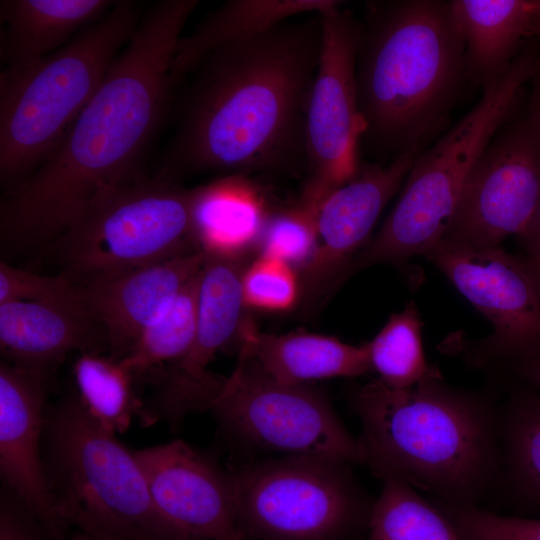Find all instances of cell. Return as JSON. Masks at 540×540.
<instances>
[{
  "instance_id": "cell-23",
  "label": "cell",
  "mask_w": 540,
  "mask_h": 540,
  "mask_svg": "<svg viewBox=\"0 0 540 540\" xmlns=\"http://www.w3.org/2000/svg\"><path fill=\"white\" fill-rule=\"evenodd\" d=\"M270 211L258 188L243 174L196 187L193 231L206 255L244 259L257 249Z\"/></svg>"
},
{
  "instance_id": "cell-41",
  "label": "cell",
  "mask_w": 540,
  "mask_h": 540,
  "mask_svg": "<svg viewBox=\"0 0 540 540\" xmlns=\"http://www.w3.org/2000/svg\"><path fill=\"white\" fill-rule=\"evenodd\" d=\"M540 286V256H528L526 259Z\"/></svg>"
},
{
  "instance_id": "cell-14",
  "label": "cell",
  "mask_w": 540,
  "mask_h": 540,
  "mask_svg": "<svg viewBox=\"0 0 540 540\" xmlns=\"http://www.w3.org/2000/svg\"><path fill=\"white\" fill-rule=\"evenodd\" d=\"M245 268L243 259L207 255L198 276L193 343L186 355L152 384L153 392L139 416L144 425L164 420L177 426L188 413L210 409L225 377L207 367L221 349L240 340L245 323Z\"/></svg>"
},
{
  "instance_id": "cell-34",
  "label": "cell",
  "mask_w": 540,
  "mask_h": 540,
  "mask_svg": "<svg viewBox=\"0 0 540 540\" xmlns=\"http://www.w3.org/2000/svg\"><path fill=\"white\" fill-rule=\"evenodd\" d=\"M0 540H48L31 514L3 487L0 496Z\"/></svg>"
},
{
  "instance_id": "cell-37",
  "label": "cell",
  "mask_w": 540,
  "mask_h": 540,
  "mask_svg": "<svg viewBox=\"0 0 540 540\" xmlns=\"http://www.w3.org/2000/svg\"><path fill=\"white\" fill-rule=\"evenodd\" d=\"M513 365L516 372L540 392V354Z\"/></svg>"
},
{
  "instance_id": "cell-4",
  "label": "cell",
  "mask_w": 540,
  "mask_h": 540,
  "mask_svg": "<svg viewBox=\"0 0 540 540\" xmlns=\"http://www.w3.org/2000/svg\"><path fill=\"white\" fill-rule=\"evenodd\" d=\"M449 1H370L356 62L360 149L391 161L445 128L469 84Z\"/></svg>"
},
{
  "instance_id": "cell-8",
  "label": "cell",
  "mask_w": 540,
  "mask_h": 540,
  "mask_svg": "<svg viewBox=\"0 0 540 540\" xmlns=\"http://www.w3.org/2000/svg\"><path fill=\"white\" fill-rule=\"evenodd\" d=\"M349 463L285 455L231 473L242 540H348L367 527L374 502Z\"/></svg>"
},
{
  "instance_id": "cell-38",
  "label": "cell",
  "mask_w": 540,
  "mask_h": 540,
  "mask_svg": "<svg viewBox=\"0 0 540 540\" xmlns=\"http://www.w3.org/2000/svg\"><path fill=\"white\" fill-rule=\"evenodd\" d=\"M527 114L540 125V68L532 77Z\"/></svg>"
},
{
  "instance_id": "cell-16",
  "label": "cell",
  "mask_w": 540,
  "mask_h": 540,
  "mask_svg": "<svg viewBox=\"0 0 540 540\" xmlns=\"http://www.w3.org/2000/svg\"><path fill=\"white\" fill-rule=\"evenodd\" d=\"M51 375L0 363V475L48 540H71L72 528L51 494L42 451Z\"/></svg>"
},
{
  "instance_id": "cell-13",
  "label": "cell",
  "mask_w": 540,
  "mask_h": 540,
  "mask_svg": "<svg viewBox=\"0 0 540 540\" xmlns=\"http://www.w3.org/2000/svg\"><path fill=\"white\" fill-rule=\"evenodd\" d=\"M540 202V125L528 114L502 127L473 167L442 240L500 246L525 231Z\"/></svg>"
},
{
  "instance_id": "cell-33",
  "label": "cell",
  "mask_w": 540,
  "mask_h": 540,
  "mask_svg": "<svg viewBox=\"0 0 540 540\" xmlns=\"http://www.w3.org/2000/svg\"><path fill=\"white\" fill-rule=\"evenodd\" d=\"M7 302L83 304L75 282L64 273L44 276L1 261L0 304Z\"/></svg>"
},
{
  "instance_id": "cell-39",
  "label": "cell",
  "mask_w": 540,
  "mask_h": 540,
  "mask_svg": "<svg viewBox=\"0 0 540 540\" xmlns=\"http://www.w3.org/2000/svg\"><path fill=\"white\" fill-rule=\"evenodd\" d=\"M533 35H540V0H536V7L528 29V36Z\"/></svg>"
},
{
  "instance_id": "cell-22",
  "label": "cell",
  "mask_w": 540,
  "mask_h": 540,
  "mask_svg": "<svg viewBox=\"0 0 540 540\" xmlns=\"http://www.w3.org/2000/svg\"><path fill=\"white\" fill-rule=\"evenodd\" d=\"M449 4L465 46L466 79L484 89L517 58L536 0H451Z\"/></svg>"
},
{
  "instance_id": "cell-10",
  "label": "cell",
  "mask_w": 540,
  "mask_h": 540,
  "mask_svg": "<svg viewBox=\"0 0 540 540\" xmlns=\"http://www.w3.org/2000/svg\"><path fill=\"white\" fill-rule=\"evenodd\" d=\"M209 410L227 433L259 448L362 464L357 438L322 391L276 381L245 354Z\"/></svg>"
},
{
  "instance_id": "cell-32",
  "label": "cell",
  "mask_w": 540,
  "mask_h": 540,
  "mask_svg": "<svg viewBox=\"0 0 540 540\" xmlns=\"http://www.w3.org/2000/svg\"><path fill=\"white\" fill-rule=\"evenodd\" d=\"M438 507L462 540H540V518L499 515L475 506Z\"/></svg>"
},
{
  "instance_id": "cell-35",
  "label": "cell",
  "mask_w": 540,
  "mask_h": 540,
  "mask_svg": "<svg viewBox=\"0 0 540 540\" xmlns=\"http://www.w3.org/2000/svg\"><path fill=\"white\" fill-rule=\"evenodd\" d=\"M71 540H131L92 522L76 520L72 523Z\"/></svg>"
},
{
  "instance_id": "cell-7",
  "label": "cell",
  "mask_w": 540,
  "mask_h": 540,
  "mask_svg": "<svg viewBox=\"0 0 540 540\" xmlns=\"http://www.w3.org/2000/svg\"><path fill=\"white\" fill-rule=\"evenodd\" d=\"M42 451L51 494L71 528L85 520L180 540L155 506L134 451L93 419L75 392L46 409Z\"/></svg>"
},
{
  "instance_id": "cell-30",
  "label": "cell",
  "mask_w": 540,
  "mask_h": 540,
  "mask_svg": "<svg viewBox=\"0 0 540 540\" xmlns=\"http://www.w3.org/2000/svg\"><path fill=\"white\" fill-rule=\"evenodd\" d=\"M318 210L298 199L290 207L270 211L258 243L259 255L282 260L299 273L315 252Z\"/></svg>"
},
{
  "instance_id": "cell-29",
  "label": "cell",
  "mask_w": 540,
  "mask_h": 540,
  "mask_svg": "<svg viewBox=\"0 0 540 540\" xmlns=\"http://www.w3.org/2000/svg\"><path fill=\"white\" fill-rule=\"evenodd\" d=\"M422 322L416 304L410 302L389 320L368 343L372 371L383 384L397 389L411 387L440 370L425 358L421 337Z\"/></svg>"
},
{
  "instance_id": "cell-31",
  "label": "cell",
  "mask_w": 540,
  "mask_h": 540,
  "mask_svg": "<svg viewBox=\"0 0 540 540\" xmlns=\"http://www.w3.org/2000/svg\"><path fill=\"white\" fill-rule=\"evenodd\" d=\"M246 307L266 311H285L300 299V282L296 270L277 258L258 255L242 276Z\"/></svg>"
},
{
  "instance_id": "cell-36",
  "label": "cell",
  "mask_w": 540,
  "mask_h": 540,
  "mask_svg": "<svg viewBox=\"0 0 540 540\" xmlns=\"http://www.w3.org/2000/svg\"><path fill=\"white\" fill-rule=\"evenodd\" d=\"M520 238L527 246L528 256H540V202Z\"/></svg>"
},
{
  "instance_id": "cell-6",
  "label": "cell",
  "mask_w": 540,
  "mask_h": 540,
  "mask_svg": "<svg viewBox=\"0 0 540 540\" xmlns=\"http://www.w3.org/2000/svg\"><path fill=\"white\" fill-rule=\"evenodd\" d=\"M539 68L537 50L518 55L502 77L483 89L477 104L415 158L395 206L351 262L348 275L378 263L404 264L443 239L473 167Z\"/></svg>"
},
{
  "instance_id": "cell-27",
  "label": "cell",
  "mask_w": 540,
  "mask_h": 540,
  "mask_svg": "<svg viewBox=\"0 0 540 540\" xmlns=\"http://www.w3.org/2000/svg\"><path fill=\"white\" fill-rule=\"evenodd\" d=\"M72 374L78 399L105 429L123 433L133 417H139L143 401L137 395V382L120 359L98 352L80 353Z\"/></svg>"
},
{
  "instance_id": "cell-11",
  "label": "cell",
  "mask_w": 540,
  "mask_h": 540,
  "mask_svg": "<svg viewBox=\"0 0 540 540\" xmlns=\"http://www.w3.org/2000/svg\"><path fill=\"white\" fill-rule=\"evenodd\" d=\"M343 2L322 11V45L306 120V178L301 199L321 206L360 164L363 124L356 62L361 21Z\"/></svg>"
},
{
  "instance_id": "cell-15",
  "label": "cell",
  "mask_w": 540,
  "mask_h": 540,
  "mask_svg": "<svg viewBox=\"0 0 540 540\" xmlns=\"http://www.w3.org/2000/svg\"><path fill=\"white\" fill-rule=\"evenodd\" d=\"M422 151L399 155L387 164L360 161L355 175L321 204L313 257L299 272L305 309L317 304L347 276L354 258L368 245L381 212Z\"/></svg>"
},
{
  "instance_id": "cell-2",
  "label": "cell",
  "mask_w": 540,
  "mask_h": 540,
  "mask_svg": "<svg viewBox=\"0 0 540 540\" xmlns=\"http://www.w3.org/2000/svg\"><path fill=\"white\" fill-rule=\"evenodd\" d=\"M322 45L320 13L208 53L190 72L154 177L306 172V120ZM187 76V77H188Z\"/></svg>"
},
{
  "instance_id": "cell-19",
  "label": "cell",
  "mask_w": 540,
  "mask_h": 540,
  "mask_svg": "<svg viewBox=\"0 0 540 540\" xmlns=\"http://www.w3.org/2000/svg\"><path fill=\"white\" fill-rule=\"evenodd\" d=\"M0 349L7 363L52 374L68 354L102 353L109 343L83 304L7 302L0 304Z\"/></svg>"
},
{
  "instance_id": "cell-26",
  "label": "cell",
  "mask_w": 540,
  "mask_h": 540,
  "mask_svg": "<svg viewBox=\"0 0 540 540\" xmlns=\"http://www.w3.org/2000/svg\"><path fill=\"white\" fill-rule=\"evenodd\" d=\"M199 272L168 309L141 332L128 353L120 358L137 384H153L190 349L197 325Z\"/></svg>"
},
{
  "instance_id": "cell-3",
  "label": "cell",
  "mask_w": 540,
  "mask_h": 540,
  "mask_svg": "<svg viewBox=\"0 0 540 540\" xmlns=\"http://www.w3.org/2000/svg\"><path fill=\"white\" fill-rule=\"evenodd\" d=\"M362 464L430 493L437 503L479 507L500 483L498 408L431 377L397 389L378 379L358 389Z\"/></svg>"
},
{
  "instance_id": "cell-24",
  "label": "cell",
  "mask_w": 540,
  "mask_h": 540,
  "mask_svg": "<svg viewBox=\"0 0 540 540\" xmlns=\"http://www.w3.org/2000/svg\"><path fill=\"white\" fill-rule=\"evenodd\" d=\"M336 0H230L207 14L178 41L171 68L174 88L212 50L303 14L321 13Z\"/></svg>"
},
{
  "instance_id": "cell-40",
  "label": "cell",
  "mask_w": 540,
  "mask_h": 540,
  "mask_svg": "<svg viewBox=\"0 0 540 540\" xmlns=\"http://www.w3.org/2000/svg\"><path fill=\"white\" fill-rule=\"evenodd\" d=\"M122 535L128 537L131 540H163L158 537L148 535L146 533L133 530V529L124 531Z\"/></svg>"
},
{
  "instance_id": "cell-28",
  "label": "cell",
  "mask_w": 540,
  "mask_h": 540,
  "mask_svg": "<svg viewBox=\"0 0 540 540\" xmlns=\"http://www.w3.org/2000/svg\"><path fill=\"white\" fill-rule=\"evenodd\" d=\"M368 520L367 540H462L446 515L409 484L382 479Z\"/></svg>"
},
{
  "instance_id": "cell-1",
  "label": "cell",
  "mask_w": 540,
  "mask_h": 540,
  "mask_svg": "<svg viewBox=\"0 0 540 540\" xmlns=\"http://www.w3.org/2000/svg\"><path fill=\"white\" fill-rule=\"evenodd\" d=\"M198 5V0H162L143 14L57 149L4 192L2 252H44L99 202L145 177L143 159L175 91L176 46Z\"/></svg>"
},
{
  "instance_id": "cell-5",
  "label": "cell",
  "mask_w": 540,
  "mask_h": 540,
  "mask_svg": "<svg viewBox=\"0 0 540 540\" xmlns=\"http://www.w3.org/2000/svg\"><path fill=\"white\" fill-rule=\"evenodd\" d=\"M138 1H115L69 43L26 67L0 72V182L21 183L60 145L132 38Z\"/></svg>"
},
{
  "instance_id": "cell-17",
  "label": "cell",
  "mask_w": 540,
  "mask_h": 540,
  "mask_svg": "<svg viewBox=\"0 0 540 540\" xmlns=\"http://www.w3.org/2000/svg\"><path fill=\"white\" fill-rule=\"evenodd\" d=\"M134 454L155 506L180 540H242L231 473L181 440Z\"/></svg>"
},
{
  "instance_id": "cell-25",
  "label": "cell",
  "mask_w": 540,
  "mask_h": 540,
  "mask_svg": "<svg viewBox=\"0 0 540 540\" xmlns=\"http://www.w3.org/2000/svg\"><path fill=\"white\" fill-rule=\"evenodd\" d=\"M499 489L540 513V392L520 393L498 408Z\"/></svg>"
},
{
  "instance_id": "cell-21",
  "label": "cell",
  "mask_w": 540,
  "mask_h": 540,
  "mask_svg": "<svg viewBox=\"0 0 540 540\" xmlns=\"http://www.w3.org/2000/svg\"><path fill=\"white\" fill-rule=\"evenodd\" d=\"M109 0L0 1L2 68L30 66L69 43L112 8Z\"/></svg>"
},
{
  "instance_id": "cell-20",
  "label": "cell",
  "mask_w": 540,
  "mask_h": 540,
  "mask_svg": "<svg viewBox=\"0 0 540 540\" xmlns=\"http://www.w3.org/2000/svg\"><path fill=\"white\" fill-rule=\"evenodd\" d=\"M239 353L253 359L274 380L286 384L357 377L372 371L366 343L354 346L308 332L267 334L249 321L241 330Z\"/></svg>"
},
{
  "instance_id": "cell-9",
  "label": "cell",
  "mask_w": 540,
  "mask_h": 540,
  "mask_svg": "<svg viewBox=\"0 0 540 540\" xmlns=\"http://www.w3.org/2000/svg\"><path fill=\"white\" fill-rule=\"evenodd\" d=\"M195 199L196 187L145 176L99 202L44 252L79 283L199 250Z\"/></svg>"
},
{
  "instance_id": "cell-12",
  "label": "cell",
  "mask_w": 540,
  "mask_h": 540,
  "mask_svg": "<svg viewBox=\"0 0 540 540\" xmlns=\"http://www.w3.org/2000/svg\"><path fill=\"white\" fill-rule=\"evenodd\" d=\"M425 257L492 324L466 353L482 367L540 354V286L526 260L501 246L474 248L441 240Z\"/></svg>"
},
{
  "instance_id": "cell-18",
  "label": "cell",
  "mask_w": 540,
  "mask_h": 540,
  "mask_svg": "<svg viewBox=\"0 0 540 540\" xmlns=\"http://www.w3.org/2000/svg\"><path fill=\"white\" fill-rule=\"evenodd\" d=\"M201 250L120 274L75 283L80 299L104 330L110 355L122 358L141 332L159 318L198 274Z\"/></svg>"
}]
</instances>
